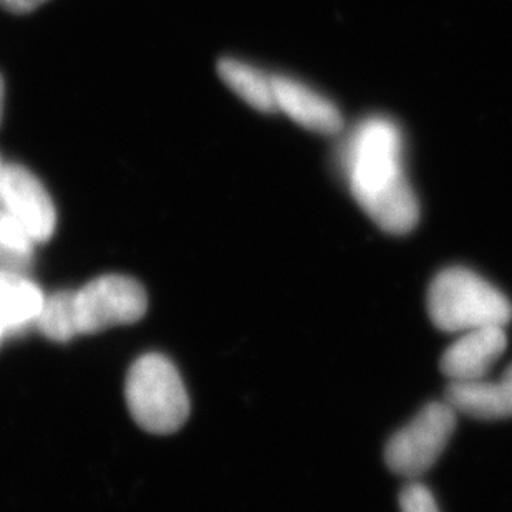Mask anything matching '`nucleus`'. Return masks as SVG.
Masks as SVG:
<instances>
[{
    "label": "nucleus",
    "instance_id": "nucleus-1",
    "mask_svg": "<svg viewBox=\"0 0 512 512\" xmlns=\"http://www.w3.org/2000/svg\"><path fill=\"white\" fill-rule=\"evenodd\" d=\"M340 168L360 208L390 234H406L420 219V204L405 171V140L395 121H360L339 151Z\"/></svg>",
    "mask_w": 512,
    "mask_h": 512
},
{
    "label": "nucleus",
    "instance_id": "nucleus-2",
    "mask_svg": "<svg viewBox=\"0 0 512 512\" xmlns=\"http://www.w3.org/2000/svg\"><path fill=\"white\" fill-rule=\"evenodd\" d=\"M428 312L438 329L451 334L494 325L506 327L512 317L508 297L464 267H450L433 279Z\"/></svg>",
    "mask_w": 512,
    "mask_h": 512
},
{
    "label": "nucleus",
    "instance_id": "nucleus-3",
    "mask_svg": "<svg viewBox=\"0 0 512 512\" xmlns=\"http://www.w3.org/2000/svg\"><path fill=\"white\" fill-rule=\"evenodd\" d=\"M125 397L133 420L153 435L178 431L191 411L178 368L160 353H148L133 363L126 377Z\"/></svg>",
    "mask_w": 512,
    "mask_h": 512
},
{
    "label": "nucleus",
    "instance_id": "nucleus-4",
    "mask_svg": "<svg viewBox=\"0 0 512 512\" xmlns=\"http://www.w3.org/2000/svg\"><path fill=\"white\" fill-rule=\"evenodd\" d=\"M78 335H93L118 325L135 324L148 309V295L131 277H97L73 292Z\"/></svg>",
    "mask_w": 512,
    "mask_h": 512
},
{
    "label": "nucleus",
    "instance_id": "nucleus-5",
    "mask_svg": "<svg viewBox=\"0 0 512 512\" xmlns=\"http://www.w3.org/2000/svg\"><path fill=\"white\" fill-rule=\"evenodd\" d=\"M456 428V411L450 403H430L393 435L385 461L393 473L406 478L425 474L445 451Z\"/></svg>",
    "mask_w": 512,
    "mask_h": 512
},
{
    "label": "nucleus",
    "instance_id": "nucleus-6",
    "mask_svg": "<svg viewBox=\"0 0 512 512\" xmlns=\"http://www.w3.org/2000/svg\"><path fill=\"white\" fill-rule=\"evenodd\" d=\"M0 208L24 228L35 244L54 236L57 226L54 201L39 178L24 166L12 163L0 168Z\"/></svg>",
    "mask_w": 512,
    "mask_h": 512
},
{
    "label": "nucleus",
    "instance_id": "nucleus-7",
    "mask_svg": "<svg viewBox=\"0 0 512 512\" xmlns=\"http://www.w3.org/2000/svg\"><path fill=\"white\" fill-rule=\"evenodd\" d=\"M508 345L504 327H483L461 334L441 358V372L451 382L483 380Z\"/></svg>",
    "mask_w": 512,
    "mask_h": 512
},
{
    "label": "nucleus",
    "instance_id": "nucleus-8",
    "mask_svg": "<svg viewBox=\"0 0 512 512\" xmlns=\"http://www.w3.org/2000/svg\"><path fill=\"white\" fill-rule=\"evenodd\" d=\"M277 112L320 135H335L342 130V113L329 98L294 78L274 77Z\"/></svg>",
    "mask_w": 512,
    "mask_h": 512
},
{
    "label": "nucleus",
    "instance_id": "nucleus-9",
    "mask_svg": "<svg viewBox=\"0 0 512 512\" xmlns=\"http://www.w3.org/2000/svg\"><path fill=\"white\" fill-rule=\"evenodd\" d=\"M45 297L39 285L22 272L0 267V343L37 324Z\"/></svg>",
    "mask_w": 512,
    "mask_h": 512
},
{
    "label": "nucleus",
    "instance_id": "nucleus-10",
    "mask_svg": "<svg viewBox=\"0 0 512 512\" xmlns=\"http://www.w3.org/2000/svg\"><path fill=\"white\" fill-rule=\"evenodd\" d=\"M446 403L455 411L478 420H503L512 418V383L501 382H451L446 390Z\"/></svg>",
    "mask_w": 512,
    "mask_h": 512
},
{
    "label": "nucleus",
    "instance_id": "nucleus-11",
    "mask_svg": "<svg viewBox=\"0 0 512 512\" xmlns=\"http://www.w3.org/2000/svg\"><path fill=\"white\" fill-rule=\"evenodd\" d=\"M218 75L237 97L257 112H277L274 77L237 58L224 57L218 62Z\"/></svg>",
    "mask_w": 512,
    "mask_h": 512
},
{
    "label": "nucleus",
    "instance_id": "nucleus-12",
    "mask_svg": "<svg viewBox=\"0 0 512 512\" xmlns=\"http://www.w3.org/2000/svg\"><path fill=\"white\" fill-rule=\"evenodd\" d=\"M35 325L52 342L63 343L77 337L73 292H57L47 297Z\"/></svg>",
    "mask_w": 512,
    "mask_h": 512
},
{
    "label": "nucleus",
    "instance_id": "nucleus-13",
    "mask_svg": "<svg viewBox=\"0 0 512 512\" xmlns=\"http://www.w3.org/2000/svg\"><path fill=\"white\" fill-rule=\"evenodd\" d=\"M34 244L24 228L4 208H0V267L24 271L32 261Z\"/></svg>",
    "mask_w": 512,
    "mask_h": 512
},
{
    "label": "nucleus",
    "instance_id": "nucleus-14",
    "mask_svg": "<svg viewBox=\"0 0 512 512\" xmlns=\"http://www.w3.org/2000/svg\"><path fill=\"white\" fill-rule=\"evenodd\" d=\"M401 512H440L430 489L423 484H408L400 496Z\"/></svg>",
    "mask_w": 512,
    "mask_h": 512
},
{
    "label": "nucleus",
    "instance_id": "nucleus-15",
    "mask_svg": "<svg viewBox=\"0 0 512 512\" xmlns=\"http://www.w3.org/2000/svg\"><path fill=\"white\" fill-rule=\"evenodd\" d=\"M47 0H0V7L12 14H29L39 9Z\"/></svg>",
    "mask_w": 512,
    "mask_h": 512
},
{
    "label": "nucleus",
    "instance_id": "nucleus-16",
    "mask_svg": "<svg viewBox=\"0 0 512 512\" xmlns=\"http://www.w3.org/2000/svg\"><path fill=\"white\" fill-rule=\"evenodd\" d=\"M4 100H5L4 78H2V75H0V121H2V115H4Z\"/></svg>",
    "mask_w": 512,
    "mask_h": 512
},
{
    "label": "nucleus",
    "instance_id": "nucleus-17",
    "mask_svg": "<svg viewBox=\"0 0 512 512\" xmlns=\"http://www.w3.org/2000/svg\"><path fill=\"white\" fill-rule=\"evenodd\" d=\"M504 380H508V382L512 383V363L509 365L508 370L503 375Z\"/></svg>",
    "mask_w": 512,
    "mask_h": 512
},
{
    "label": "nucleus",
    "instance_id": "nucleus-18",
    "mask_svg": "<svg viewBox=\"0 0 512 512\" xmlns=\"http://www.w3.org/2000/svg\"><path fill=\"white\" fill-rule=\"evenodd\" d=\"M0 168H2V163H0Z\"/></svg>",
    "mask_w": 512,
    "mask_h": 512
}]
</instances>
